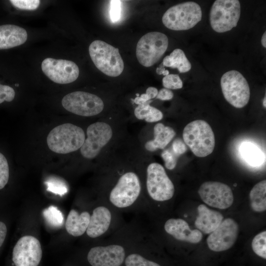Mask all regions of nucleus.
Returning a JSON list of instances; mask_svg holds the SVG:
<instances>
[{
	"instance_id": "c9c22d12",
	"label": "nucleus",
	"mask_w": 266,
	"mask_h": 266,
	"mask_svg": "<svg viewBox=\"0 0 266 266\" xmlns=\"http://www.w3.org/2000/svg\"><path fill=\"white\" fill-rule=\"evenodd\" d=\"M15 95V91L12 87L0 84V104L4 101H11L14 100Z\"/></svg>"
},
{
	"instance_id": "f257e3e1",
	"label": "nucleus",
	"mask_w": 266,
	"mask_h": 266,
	"mask_svg": "<svg viewBox=\"0 0 266 266\" xmlns=\"http://www.w3.org/2000/svg\"><path fill=\"white\" fill-rule=\"evenodd\" d=\"M183 138L185 143L198 157L210 155L215 147L214 133L209 124L204 120H195L188 124L183 130Z\"/></svg>"
},
{
	"instance_id": "20e7f679",
	"label": "nucleus",
	"mask_w": 266,
	"mask_h": 266,
	"mask_svg": "<svg viewBox=\"0 0 266 266\" xmlns=\"http://www.w3.org/2000/svg\"><path fill=\"white\" fill-rule=\"evenodd\" d=\"M202 11L200 6L194 1L182 2L168 8L162 17L163 24L174 31L189 30L201 20Z\"/></svg>"
},
{
	"instance_id": "72a5a7b5",
	"label": "nucleus",
	"mask_w": 266,
	"mask_h": 266,
	"mask_svg": "<svg viewBox=\"0 0 266 266\" xmlns=\"http://www.w3.org/2000/svg\"><path fill=\"white\" fill-rule=\"evenodd\" d=\"M161 157L165 162V166L166 168L172 170L175 168L177 164L178 156L172 150H165L162 153Z\"/></svg>"
},
{
	"instance_id": "423d86ee",
	"label": "nucleus",
	"mask_w": 266,
	"mask_h": 266,
	"mask_svg": "<svg viewBox=\"0 0 266 266\" xmlns=\"http://www.w3.org/2000/svg\"><path fill=\"white\" fill-rule=\"evenodd\" d=\"M168 45V38L163 33L153 32L144 34L136 45V55L138 62L145 67L152 66L164 54Z\"/></svg>"
},
{
	"instance_id": "f3484780",
	"label": "nucleus",
	"mask_w": 266,
	"mask_h": 266,
	"mask_svg": "<svg viewBox=\"0 0 266 266\" xmlns=\"http://www.w3.org/2000/svg\"><path fill=\"white\" fill-rule=\"evenodd\" d=\"M164 229L167 233L180 241L197 243L202 237V233L200 230H191L188 223L180 218L167 220L165 224Z\"/></svg>"
},
{
	"instance_id": "c85d7f7f",
	"label": "nucleus",
	"mask_w": 266,
	"mask_h": 266,
	"mask_svg": "<svg viewBox=\"0 0 266 266\" xmlns=\"http://www.w3.org/2000/svg\"><path fill=\"white\" fill-rule=\"evenodd\" d=\"M252 248L259 256L266 259V232L263 231L257 234L252 241Z\"/></svg>"
},
{
	"instance_id": "2eb2a0df",
	"label": "nucleus",
	"mask_w": 266,
	"mask_h": 266,
	"mask_svg": "<svg viewBox=\"0 0 266 266\" xmlns=\"http://www.w3.org/2000/svg\"><path fill=\"white\" fill-rule=\"evenodd\" d=\"M238 233V226L236 222L232 218H226L208 236V247L215 252L227 250L236 241Z\"/></svg>"
},
{
	"instance_id": "58836bf2",
	"label": "nucleus",
	"mask_w": 266,
	"mask_h": 266,
	"mask_svg": "<svg viewBox=\"0 0 266 266\" xmlns=\"http://www.w3.org/2000/svg\"><path fill=\"white\" fill-rule=\"evenodd\" d=\"M7 233V228L6 224L0 220V249L3 244Z\"/></svg>"
},
{
	"instance_id": "473e14b6",
	"label": "nucleus",
	"mask_w": 266,
	"mask_h": 266,
	"mask_svg": "<svg viewBox=\"0 0 266 266\" xmlns=\"http://www.w3.org/2000/svg\"><path fill=\"white\" fill-rule=\"evenodd\" d=\"M10 2L19 9L28 10H35L40 3L39 0H11Z\"/></svg>"
},
{
	"instance_id": "4468645a",
	"label": "nucleus",
	"mask_w": 266,
	"mask_h": 266,
	"mask_svg": "<svg viewBox=\"0 0 266 266\" xmlns=\"http://www.w3.org/2000/svg\"><path fill=\"white\" fill-rule=\"evenodd\" d=\"M198 193L201 199L208 205L219 209L230 207L233 201L231 188L227 184L216 181L202 183Z\"/></svg>"
},
{
	"instance_id": "cd10ccee",
	"label": "nucleus",
	"mask_w": 266,
	"mask_h": 266,
	"mask_svg": "<svg viewBox=\"0 0 266 266\" xmlns=\"http://www.w3.org/2000/svg\"><path fill=\"white\" fill-rule=\"evenodd\" d=\"M45 184L47 191L60 196L64 195L68 191L66 181L58 176L49 177L45 181Z\"/></svg>"
},
{
	"instance_id": "9b49d317",
	"label": "nucleus",
	"mask_w": 266,
	"mask_h": 266,
	"mask_svg": "<svg viewBox=\"0 0 266 266\" xmlns=\"http://www.w3.org/2000/svg\"><path fill=\"white\" fill-rule=\"evenodd\" d=\"M86 133L87 138L80 148V152L85 158L92 159L110 141L113 132L108 124L97 122L89 125Z\"/></svg>"
},
{
	"instance_id": "bb28decb",
	"label": "nucleus",
	"mask_w": 266,
	"mask_h": 266,
	"mask_svg": "<svg viewBox=\"0 0 266 266\" xmlns=\"http://www.w3.org/2000/svg\"><path fill=\"white\" fill-rule=\"evenodd\" d=\"M43 216L47 224L55 228L62 226L64 216L62 212L56 206L50 205L44 209L42 212Z\"/></svg>"
},
{
	"instance_id": "aec40b11",
	"label": "nucleus",
	"mask_w": 266,
	"mask_h": 266,
	"mask_svg": "<svg viewBox=\"0 0 266 266\" xmlns=\"http://www.w3.org/2000/svg\"><path fill=\"white\" fill-rule=\"evenodd\" d=\"M28 34L25 29L14 25L0 26V49L13 48L24 44Z\"/></svg>"
},
{
	"instance_id": "f8f14e48",
	"label": "nucleus",
	"mask_w": 266,
	"mask_h": 266,
	"mask_svg": "<svg viewBox=\"0 0 266 266\" xmlns=\"http://www.w3.org/2000/svg\"><path fill=\"white\" fill-rule=\"evenodd\" d=\"M40 242L35 237L25 235L16 242L12 260L15 266H37L42 258Z\"/></svg>"
},
{
	"instance_id": "393cba45",
	"label": "nucleus",
	"mask_w": 266,
	"mask_h": 266,
	"mask_svg": "<svg viewBox=\"0 0 266 266\" xmlns=\"http://www.w3.org/2000/svg\"><path fill=\"white\" fill-rule=\"evenodd\" d=\"M243 158L249 165L256 166H260L264 160V155L262 150L256 145L249 142H243L240 148Z\"/></svg>"
},
{
	"instance_id": "dca6fc26",
	"label": "nucleus",
	"mask_w": 266,
	"mask_h": 266,
	"mask_svg": "<svg viewBox=\"0 0 266 266\" xmlns=\"http://www.w3.org/2000/svg\"><path fill=\"white\" fill-rule=\"evenodd\" d=\"M125 255V249L120 245L98 246L90 250L87 260L92 266H120Z\"/></svg>"
},
{
	"instance_id": "39448f33",
	"label": "nucleus",
	"mask_w": 266,
	"mask_h": 266,
	"mask_svg": "<svg viewBox=\"0 0 266 266\" xmlns=\"http://www.w3.org/2000/svg\"><path fill=\"white\" fill-rule=\"evenodd\" d=\"M240 15L237 0H216L213 3L209 21L212 29L219 33L231 30L237 26Z\"/></svg>"
},
{
	"instance_id": "9d476101",
	"label": "nucleus",
	"mask_w": 266,
	"mask_h": 266,
	"mask_svg": "<svg viewBox=\"0 0 266 266\" xmlns=\"http://www.w3.org/2000/svg\"><path fill=\"white\" fill-rule=\"evenodd\" d=\"M62 104L68 111L85 117L98 115L104 108L103 102L99 97L83 91L67 94L63 98Z\"/></svg>"
},
{
	"instance_id": "f03ea898",
	"label": "nucleus",
	"mask_w": 266,
	"mask_h": 266,
	"mask_svg": "<svg viewBox=\"0 0 266 266\" xmlns=\"http://www.w3.org/2000/svg\"><path fill=\"white\" fill-rule=\"evenodd\" d=\"M85 139V133L82 128L66 123L55 127L49 132L47 144L52 151L65 154L80 149Z\"/></svg>"
},
{
	"instance_id": "e433bc0d",
	"label": "nucleus",
	"mask_w": 266,
	"mask_h": 266,
	"mask_svg": "<svg viewBox=\"0 0 266 266\" xmlns=\"http://www.w3.org/2000/svg\"><path fill=\"white\" fill-rule=\"evenodd\" d=\"M187 150V147L184 142L180 138L175 139L172 144V151L178 156L184 154Z\"/></svg>"
},
{
	"instance_id": "a211bd4d",
	"label": "nucleus",
	"mask_w": 266,
	"mask_h": 266,
	"mask_svg": "<svg viewBox=\"0 0 266 266\" xmlns=\"http://www.w3.org/2000/svg\"><path fill=\"white\" fill-rule=\"evenodd\" d=\"M112 219L110 210L105 206H99L95 208L90 215L87 234L91 238L99 237L108 230Z\"/></svg>"
},
{
	"instance_id": "0eeeda50",
	"label": "nucleus",
	"mask_w": 266,
	"mask_h": 266,
	"mask_svg": "<svg viewBox=\"0 0 266 266\" xmlns=\"http://www.w3.org/2000/svg\"><path fill=\"white\" fill-rule=\"evenodd\" d=\"M225 100L235 108L244 107L249 100L250 92L245 78L239 71L232 70L225 73L220 81Z\"/></svg>"
},
{
	"instance_id": "4be33fe9",
	"label": "nucleus",
	"mask_w": 266,
	"mask_h": 266,
	"mask_svg": "<svg viewBox=\"0 0 266 266\" xmlns=\"http://www.w3.org/2000/svg\"><path fill=\"white\" fill-rule=\"evenodd\" d=\"M90 214L87 211L79 213L75 209H71L67 217L65 227L67 232L73 236L83 235L89 225Z\"/></svg>"
},
{
	"instance_id": "412c9836",
	"label": "nucleus",
	"mask_w": 266,
	"mask_h": 266,
	"mask_svg": "<svg viewBox=\"0 0 266 266\" xmlns=\"http://www.w3.org/2000/svg\"><path fill=\"white\" fill-rule=\"evenodd\" d=\"M176 133L171 127L162 123H158L154 127V138L145 144V149L153 152L158 149H163L171 141Z\"/></svg>"
},
{
	"instance_id": "ea45409f",
	"label": "nucleus",
	"mask_w": 266,
	"mask_h": 266,
	"mask_svg": "<svg viewBox=\"0 0 266 266\" xmlns=\"http://www.w3.org/2000/svg\"><path fill=\"white\" fill-rule=\"evenodd\" d=\"M136 96L137 97L134 99L133 101L135 104L138 105L144 104L151 100L148 95L146 93L142 94L140 96H138L139 94H137Z\"/></svg>"
},
{
	"instance_id": "ddd939ff",
	"label": "nucleus",
	"mask_w": 266,
	"mask_h": 266,
	"mask_svg": "<svg viewBox=\"0 0 266 266\" xmlns=\"http://www.w3.org/2000/svg\"><path fill=\"white\" fill-rule=\"evenodd\" d=\"M41 69L51 81L61 84L75 81L79 74V68L73 62L52 58H47L42 61Z\"/></svg>"
},
{
	"instance_id": "a878e982",
	"label": "nucleus",
	"mask_w": 266,
	"mask_h": 266,
	"mask_svg": "<svg viewBox=\"0 0 266 266\" xmlns=\"http://www.w3.org/2000/svg\"><path fill=\"white\" fill-rule=\"evenodd\" d=\"M151 100L138 106L134 111V115L139 120H145L149 123L159 121L163 118V113L158 109L151 106Z\"/></svg>"
},
{
	"instance_id": "f704fd0d",
	"label": "nucleus",
	"mask_w": 266,
	"mask_h": 266,
	"mask_svg": "<svg viewBox=\"0 0 266 266\" xmlns=\"http://www.w3.org/2000/svg\"><path fill=\"white\" fill-rule=\"evenodd\" d=\"M121 1L110 0L109 7V17L110 20L113 23H115L119 20L121 17Z\"/></svg>"
},
{
	"instance_id": "6e6552de",
	"label": "nucleus",
	"mask_w": 266,
	"mask_h": 266,
	"mask_svg": "<svg viewBox=\"0 0 266 266\" xmlns=\"http://www.w3.org/2000/svg\"><path fill=\"white\" fill-rule=\"evenodd\" d=\"M141 184L137 175L127 172L122 175L111 190L109 200L115 207L126 208L132 205L141 192Z\"/></svg>"
},
{
	"instance_id": "2f4dec72",
	"label": "nucleus",
	"mask_w": 266,
	"mask_h": 266,
	"mask_svg": "<svg viewBox=\"0 0 266 266\" xmlns=\"http://www.w3.org/2000/svg\"><path fill=\"white\" fill-rule=\"evenodd\" d=\"M163 85L167 89H179L183 87L181 79L178 74H169L165 76L162 80Z\"/></svg>"
},
{
	"instance_id": "7ed1b4c3",
	"label": "nucleus",
	"mask_w": 266,
	"mask_h": 266,
	"mask_svg": "<svg viewBox=\"0 0 266 266\" xmlns=\"http://www.w3.org/2000/svg\"><path fill=\"white\" fill-rule=\"evenodd\" d=\"M89 52L95 66L106 75L116 77L123 72L124 64L118 48L96 40L90 44Z\"/></svg>"
},
{
	"instance_id": "c756f323",
	"label": "nucleus",
	"mask_w": 266,
	"mask_h": 266,
	"mask_svg": "<svg viewBox=\"0 0 266 266\" xmlns=\"http://www.w3.org/2000/svg\"><path fill=\"white\" fill-rule=\"evenodd\" d=\"M125 261L126 266H161L158 263L147 260L136 253L128 255Z\"/></svg>"
},
{
	"instance_id": "7c9ffc66",
	"label": "nucleus",
	"mask_w": 266,
	"mask_h": 266,
	"mask_svg": "<svg viewBox=\"0 0 266 266\" xmlns=\"http://www.w3.org/2000/svg\"><path fill=\"white\" fill-rule=\"evenodd\" d=\"M9 167L5 156L0 152V190L3 189L8 182Z\"/></svg>"
},
{
	"instance_id": "c03bdc74",
	"label": "nucleus",
	"mask_w": 266,
	"mask_h": 266,
	"mask_svg": "<svg viewBox=\"0 0 266 266\" xmlns=\"http://www.w3.org/2000/svg\"><path fill=\"white\" fill-rule=\"evenodd\" d=\"M266 96H265V98H264V99L263 101V106H264V107L265 108H266Z\"/></svg>"
},
{
	"instance_id": "a19ab883",
	"label": "nucleus",
	"mask_w": 266,
	"mask_h": 266,
	"mask_svg": "<svg viewBox=\"0 0 266 266\" xmlns=\"http://www.w3.org/2000/svg\"><path fill=\"white\" fill-rule=\"evenodd\" d=\"M146 93L148 95L151 100L156 98L158 93V91L157 88L153 87H148L146 90Z\"/></svg>"
},
{
	"instance_id": "4c0bfd02",
	"label": "nucleus",
	"mask_w": 266,
	"mask_h": 266,
	"mask_svg": "<svg viewBox=\"0 0 266 266\" xmlns=\"http://www.w3.org/2000/svg\"><path fill=\"white\" fill-rule=\"evenodd\" d=\"M173 97V92L170 90L164 88L158 92L156 98L162 100H166L172 99Z\"/></svg>"
},
{
	"instance_id": "1a4fd4ad",
	"label": "nucleus",
	"mask_w": 266,
	"mask_h": 266,
	"mask_svg": "<svg viewBox=\"0 0 266 266\" xmlns=\"http://www.w3.org/2000/svg\"><path fill=\"white\" fill-rule=\"evenodd\" d=\"M146 188L150 198L155 201H164L171 199L174 193V186L164 167L153 163L147 168Z\"/></svg>"
},
{
	"instance_id": "b1692460",
	"label": "nucleus",
	"mask_w": 266,
	"mask_h": 266,
	"mask_svg": "<svg viewBox=\"0 0 266 266\" xmlns=\"http://www.w3.org/2000/svg\"><path fill=\"white\" fill-rule=\"evenodd\" d=\"M251 208L256 212L266 209V181L262 180L256 184L249 194Z\"/></svg>"
},
{
	"instance_id": "5701e85b",
	"label": "nucleus",
	"mask_w": 266,
	"mask_h": 266,
	"mask_svg": "<svg viewBox=\"0 0 266 266\" xmlns=\"http://www.w3.org/2000/svg\"><path fill=\"white\" fill-rule=\"evenodd\" d=\"M162 63L164 66L177 68L180 73L189 71L192 66L184 52L180 49H174L169 55L164 58Z\"/></svg>"
},
{
	"instance_id": "37998d69",
	"label": "nucleus",
	"mask_w": 266,
	"mask_h": 266,
	"mask_svg": "<svg viewBox=\"0 0 266 266\" xmlns=\"http://www.w3.org/2000/svg\"><path fill=\"white\" fill-rule=\"evenodd\" d=\"M261 43L263 46L265 48L266 47V32H265L264 33L261 38Z\"/></svg>"
},
{
	"instance_id": "79ce46f5",
	"label": "nucleus",
	"mask_w": 266,
	"mask_h": 266,
	"mask_svg": "<svg viewBox=\"0 0 266 266\" xmlns=\"http://www.w3.org/2000/svg\"><path fill=\"white\" fill-rule=\"evenodd\" d=\"M156 72L158 74H163L165 76L169 74V71L165 69V66L162 63H161L159 66L157 68Z\"/></svg>"
},
{
	"instance_id": "6ab92c4d",
	"label": "nucleus",
	"mask_w": 266,
	"mask_h": 266,
	"mask_svg": "<svg viewBox=\"0 0 266 266\" xmlns=\"http://www.w3.org/2000/svg\"><path fill=\"white\" fill-rule=\"evenodd\" d=\"M197 210L198 215L195 220V226L200 231L206 234L214 231L224 218L221 213L209 209L202 204L198 206Z\"/></svg>"
}]
</instances>
